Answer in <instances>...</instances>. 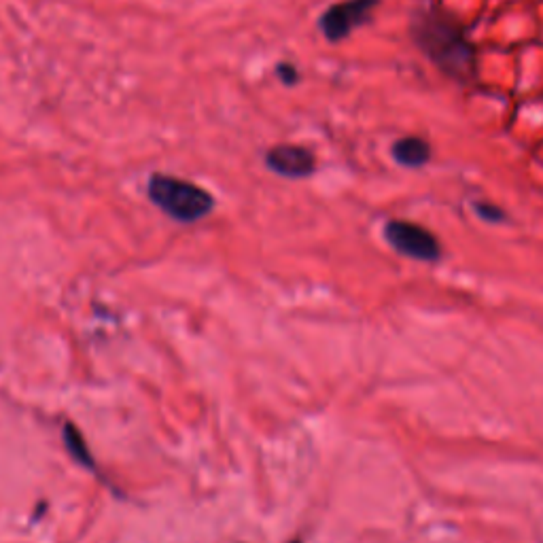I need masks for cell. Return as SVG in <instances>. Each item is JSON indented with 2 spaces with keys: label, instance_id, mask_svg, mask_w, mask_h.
Wrapping results in <instances>:
<instances>
[{
  "label": "cell",
  "instance_id": "5",
  "mask_svg": "<svg viewBox=\"0 0 543 543\" xmlns=\"http://www.w3.org/2000/svg\"><path fill=\"white\" fill-rule=\"evenodd\" d=\"M266 166L280 174V177L289 179H304L310 177L317 168L312 151L297 145H276L266 153Z\"/></svg>",
  "mask_w": 543,
  "mask_h": 543
},
{
  "label": "cell",
  "instance_id": "10",
  "mask_svg": "<svg viewBox=\"0 0 543 543\" xmlns=\"http://www.w3.org/2000/svg\"><path fill=\"white\" fill-rule=\"evenodd\" d=\"M293 543H300V541H293Z\"/></svg>",
  "mask_w": 543,
  "mask_h": 543
},
{
  "label": "cell",
  "instance_id": "6",
  "mask_svg": "<svg viewBox=\"0 0 543 543\" xmlns=\"http://www.w3.org/2000/svg\"><path fill=\"white\" fill-rule=\"evenodd\" d=\"M391 153L401 166L418 168V166H425L429 162L431 147H429L427 140H423V138L408 136V138L397 140Z\"/></svg>",
  "mask_w": 543,
  "mask_h": 543
},
{
  "label": "cell",
  "instance_id": "3",
  "mask_svg": "<svg viewBox=\"0 0 543 543\" xmlns=\"http://www.w3.org/2000/svg\"><path fill=\"white\" fill-rule=\"evenodd\" d=\"M384 236H387L389 244L397 253L416 261H437L442 255L437 238L429 230H425V227L410 221L387 223V227H384Z\"/></svg>",
  "mask_w": 543,
  "mask_h": 543
},
{
  "label": "cell",
  "instance_id": "2",
  "mask_svg": "<svg viewBox=\"0 0 543 543\" xmlns=\"http://www.w3.org/2000/svg\"><path fill=\"white\" fill-rule=\"evenodd\" d=\"M147 191L157 208L181 223L200 221L215 208V198L206 189L170 174H153Z\"/></svg>",
  "mask_w": 543,
  "mask_h": 543
},
{
  "label": "cell",
  "instance_id": "8",
  "mask_svg": "<svg viewBox=\"0 0 543 543\" xmlns=\"http://www.w3.org/2000/svg\"><path fill=\"white\" fill-rule=\"evenodd\" d=\"M276 75L280 77V81H283L285 85H295L297 81H300V73H297V68L289 62H283L276 66Z\"/></svg>",
  "mask_w": 543,
  "mask_h": 543
},
{
  "label": "cell",
  "instance_id": "7",
  "mask_svg": "<svg viewBox=\"0 0 543 543\" xmlns=\"http://www.w3.org/2000/svg\"><path fill=\"white\" fill-rule=\"evenodd\" d=\"M64 440H66V446L70 450V454L81 463V465H87L90 469H96V461L92 459V454L87 452V446L83 442V435L79 433V429H75L73 425H66L64 427Z\"/></svg>",
  "mask_w": 543,
  "mask_h": 543
},
{
  "label": "cell",
  "instance_id": "4",
  "mask_svg": "<svg viewBox=\"0 0 543 543\" xmlns=\"http://www.w3.org/2000/svg\"><path fill=\"white\" fill-rule=\"evenodd\" d=\"M378 0H344V3L331 5L321 15V30L327 41H342L355 28L370 22V15L376 9Z\"/></svg>",
  "mask_w": 543,
  "mask_h": 543
},
{
  "label": "cell",
  "instance_id": "1",
  "mask_svg": "<svg viewBox=\"0 0 543 543\" xmlns=\"http://www.w3.org/2000/svg\"><path fill=\"white\" fill-rule=\"evenodd\" d=\"M412 37L444 75L457 81L474 79L476 47L465 37L457 20L442 11H420L412 22Z\"/></svg>",
  "mask_w": 543,
  "mask_h": 543
},
{
  "label": "cell",
  "instance_id": "9",
  "mask_svg": "<svg viewBox=\"0 0 543 543\" xmlns=\"http://www.w3.org/2000/svg\"><path fill=\"white\" fill-rule=\"evenodd\" d=\"M476 210H478V215L482 219H486V221H501L503 219V213L493 204H482L480 202V204H476Z\"/></svg>",
  "mask_w": 543,
  "mask_h": 543
}]
</instances>
